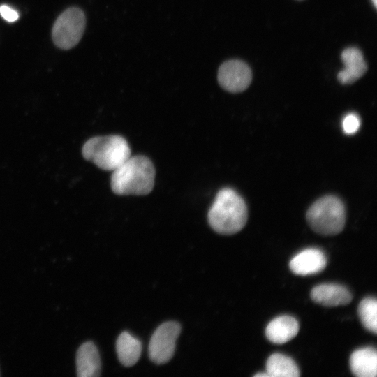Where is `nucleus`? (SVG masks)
Listing matches in <instances>:
<instances>
[{"label":"nucleus","mask_w":377,"mask_h":377,"mask_svg":"<svg viewBox=\"0 0 377 377\" xmlns=\"http://www.w3.org/2000/svg\"><path fill=\"white\" fill-rule=\"evenodd\" d=\"M155 168L147 156H130L112 171L110 179L112 191L119 195H145L154 188Z\"/></svg>","instance_id":"obj_1"},{"label":"nucleus","mask_w":377,"mask_h":377,"mask_svg":"<svg viewBox=\"0 0 377 377\" xmlns=\"http://www.w3.org/2000/svg\"><path fill=\"white\" fill-rule=\"evenodd\" d=\"M248 218L246 205L233 189L224 188L216 194L208 212L211 228L221 235H232L240 231Z\"/></svg>","instance_id":"obj_2"},{"label":"nucleus","mask_w":377,"mask_h":377,"mask_svg":"<svg viewBox=\"0 0 377 377\" xmlns=\"http://www.w3.org/2000/svg\"><path fill=\"white\" fill-rule=\"evenodd\" d=\"M82 153L99 168L113 171L131 156V149L122 136L111 135L90 138L83 145Z\"/></svg>","instance_id":"obj_3"},{"label":"nucleus","mask_w":377,"mask_h":377,"mask_svg":"<svg viewBox=\"0 0 377 377\" xmlns=\"http://www.w3.org/2000/svg\"><path fill=\"white\" fill-rule=\"evenodd\" d=\"M306 220L316 232L334 235L342 231L346 221L345 207L336 196L327 195L316 200L306 212Z\"/></svg>","instance_id":"obj_4"},{"label":"nucleus","mask_w":377,"mask_h":377,"mask_svg":"<svg viewBox=\"0 0 377 377\" xmlns=\"http://www.w3.org/2000/svg\"><path fill=\"white\" fill-rule=\"evenodd\" d=\"M86 24L84 13L78 8H70L63 12L55 21L52 36L59 48L69 50L80 40Z\"/></svg>","instance_id":"obj_5"},{"label":"nucleus","mask_w":377,"mask_h":377,"mask_svg":"<svg viewBox=\"0 0 377 377\" xmlns=\"http://www.w3.org/2000/svg\"><path fill=\"white\" fill-rule=\"evenodd\" d=\"M180 332L181 325L175 321L163 323L156 328L149 344V355L153 362L162 364L170 360Z\"/></svg>","instance_id":"obj_6"},{"label":"nucleus","mask_w":377,"mask_h":377,"mask_svg":"<svg viewBox=\"0 0 377 377\" xmlns=\"http://www.w3.org/2000/svg\"><path fill=\"white\" fill-rule=\"evenodd\" d=\"M217 78L223 89L231 93H239L246 89L251 84L252 73L246 63L232 59L221 65Z\"/></svg>","instance_id":"obj_7"},{"label":"nucleus","mask_w":377,"mask_h":377,"mask_svg":"<svg viewBox=\"0 0 377 377\" xmlns=\"http://www.w3.org/2000/svg\"><path fill=\"white\" fill-rule=\"evenodd\" d=\"M325 253L316 248H308L297 253L290 261V270L297 275L306 276L322 272L326 267Z\"/></svg>","instance_id":"obj_8"},{"label":"nucleus","mask_w":377,"mask_h":377,"mask_svg":"<svg viewBox=\"0 0 377 377\" xmlns=\"http://www.w3.org/2000/svg\"><path fill=\"white\" fill-rule=\"evenodd\" d=\"M341 58L345 68L338 73L337 78L341 84H352L367 72V63L358 48L350 47L345 49Z\"/></svg>","instance_id":"obj_9"},{"label":"nucleus","mask_w":377,"mask_h":377,"mask_svg":"<svg viewBox=\"0 0 377 377\" xmlns=\"http://www.w3.org/2000/svg\"><path fill=\"white\" fill-rule=\"evenodd\" d=\"M313 301L325 306H337L349 304L352 294L345 286L335 283H323L315 286L311 291Z\"/></svg>","instance_id":"obj_10"},{"label":"nucleus","mask_w":377,"mask_h":377,"mask_svg":"<svg viewBox=\"0 0 377 377\" xmlns=\"http://www.w3.org/2000/svg\"><path fill=\"white\" fill-rule=\"evenodd\" d=\"M299 329V323L294 317L281 316L268 323L265 335L271 342L282 344L293 339L297 334Z\"/></svg>","instance_id":"obj_11"},{"label":"nucleus","mask_w":377,"mask_h":377,"mask_svg":"<svg viewBox=\"0 0 377 377\" xmlns=\"http://www.w3.org/2000/svg\"><path fill=\"white\" fill-rule=\"evenodd\" d=\"M76 367L80 377H96L100 375V356L93 342H85L79 347L76 354Z\"/></svg>","instance_id":"obj_12"},{"label":"nucleus","mask_w":377,"mask_h":377,"mask_svg":"<svg viewBox=\"0 0 377 377\" xmlns=\"http://www.w3.org/2000/svg\"><path fill=\"white\" fill-rule=\"evenodd\" d=\"M350 368L357 377H375L377 374V352L364 347L355 350L350 357Z\"/></svg>","instance_id":"obj_13"},{"label":"nucleus","mask_w":377,"mask_h":377,"mask_svg":"<svg viewBox=\"0 0 377 377\" xmlns=\"http://www.w3.org/2000/svg\"><path fill=\"white\" fill-rule=\"evenodd\" d=\"M116 350L119 362L125 367H131L140 357L142 344L128 332H123L117 339Z\"/></svg>","instance_id":"obj_14"},{"label":"nucleus","mask_w":377,"mask_h":377,"mask_svg":"<svg viewBox=\"0 0 377 377\" xmlns=\"http://www.w3.org/2000/svg\"><path fill=\"white\" fill-rule=\"evenodd\" d=\"M266 372L269 377H298L300 375L295 361L281 353H274L268 357Z\"/></svg>","instance_id":"obj_15"},{"label":"nucleus","mask_w":377,"mask_h":377,"mask_svg":"<svg viewBox=\"0 0 377 377\" xmlns=\"http://www.w3.org/2000/svg\"><path fill=\"white\" fill-rule=\"evenodd\" d=\"M358 315L363 326L374 334L377 332V301L375 297H367L360 303Z\"/></svg>","instance_id":"obj_16"},{"label":"nucleus","mask_w":377,"mask_h":377,"mask_svg":"<svg viewBox=\"0 0 377 377\" xmlns=\"http://www.w3.org/2000/svg\"><path fill=\"white\" fill-rule=\"evenodd\" d=\"M360 126V117L355 113L348 114L343 119L342 127L346 134H354L359 130Z\"/></svg>","instance_id":"obj_17"},{"label":"nucleus","mask_w":377,"mask_h":377,"mask_svg":"<svg viewBox=\"0 0 377 377\" xmlns=\"http://www.w3.org/2000/svg\"><path fill=\"white\" fill-rule=\"evenodd\" d=\"M0 15L9 22H13L19 18L18 13L6 5L0 6Z\"/></svg>","instance_id":"obj_18"},{"label":"nucleus","mask_w":377,"mask_h":377,"mask_svg":"<svg viewBox=\"0 0 377 377\" xmlns=\"http://www.w3.org/2000/svg\"><path fill=\"white\" fill-rule=\"evenodd\" d=\"M255 377H269L267 372L264 373H258L254 375Z\"/></svg>","instance_id":"obj_19"},{"label":"nucleus","mask_w":377,"mask_h":377,"mask_svg":"<svg viewBox=\"0 0 377 377\" xmlns=\"http://www.w3.org/2000/svg\"><path fill=\"white\" fill-rule=\"evenodd\" d=\"M373 1V3L374 5V6L376 8L377 7V0H371Z\"/></svg>","instance_id":"obj_20"}]
</instances>
